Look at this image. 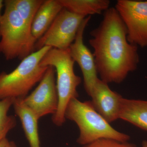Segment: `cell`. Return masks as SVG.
Returning a JSON list of instances; mask_svg holds the SVG:
<instances>
[{
    "label": "cell",
    "instance_id": "5b68a950",
    "mask_svg": "<svg viewBox=\"0 0 147 147\" xmlns=\"http://www.w3.org/2000/svg\"><path fill=\"white\" fill-rule=\"evenodd\" d=\"M52 47L45 46L21 61L14 70L0 73V100L24 99L39 83L48 67L40 65L44 55Z\"/></svg>",
    "mask_w": 147,
    "mask_h": 147
},
{
    "label": "cell",
    "instance_id": "277c9868",
    "mask_svg": "<svg viewBox=\"0 0 147 147\" xmlns=\"http://www.w3.org/2000/svg\"><path fill=\"white\" fill-rule=\"evenodd\" d=\"M4 12L0 20V51L7 60L22 61L35 51L37 40L31 28L23 20L9 0L4 1Z\"/></svg>",
    "mask_w": 147,
    "mask_h": 147
},
{
    "label": "cell",
    "instance_id": "ac0fdd59",
    "mask_svg": "<svg viewBox=\"0 0 147 147\" xmlns=\"http://www.w3.org/2000/svg\"><path fill=\"white\" fill-rule=\"evenodd\" d=\"M8 142V139H7V138L3 139V140L0 142V147H5L6 146Z\"/></svg>",
    "mask_w": 147,
    "mask_h": 147
},
{
    "label": "cell",
    "instance_id": "52a82bcc",
    "mask_svg": "<svg viewBox=\"0 0 147 147\" xmlns=\"http://www.w3.org/2000/svg\"><path fill=\"white\" fill-rule=\"evenodd\" d=\"M115 8L126 27L128 42L147 47V1L118 0Z\"/></svg>",
    "mask_w": 147,
    "mask_h": 147
},
{
    "label": "cell",
    "instance_id": "6da1fadb",
    "mask_svg": "<svg viewBox=\"0 0 147 147\" xmlns=\"http://www.w3.org/2000/svg\"><path fill=\"white\" fill-rule=\"evenodd\" d=\"M90 34V44L101 80L108 84H121L137 69V46L127 40L126 27L115 8L105 11L100 24Z\"/></svg>",
    "mask_w": 147,
    "mask_h": 147
},
{
    "label": "cell",
    "instance_id": "d6986e66",
    "mask_svg": "<svg viewBox=\"0 0 147 147\" xmlns=\"http://www.w3.org/2000/svg\"><path fill=\"white\" fill-rule=\"evenodd\" d=\"M4 6V1L0 0V20L2 16V14H1V9Z\"/></svg>",
    "mask_w": 147,
    "mask_h": 147
},
{
    "label": "cell",
    "instance_id": "9a60e30c",
    "mask_svg": "<svg viewBox=\"0 0 147 147\" xmlns=\"http://www.w3.org/2000/svg\"><path fill=\"white\" fill-rule=\"evenodd\" d=\"M21 18L31 28L33 21L43 0H9Z\"/></svg>",
    "mask_w": 147,
    "mask_h": 147
},
{
    "label": "cell",
    "instance_id": "ba28073f",
    "mask_svg": "<svg viewBox=\"0 0 147 147\" xmlns=\"http://www.w3.org/2000/svg\"><path fill=\"white\" fill-rule=\"evenodd\" d=\"M55 74V68L48 66L36 88L23 99L39 120L48 115H53L57 110L59 98Z\"/></svg>",
    "mask_w": 147,
    "mask_h": 147
},
{
    "label": "cell",
    "instance_id": "3957f363",
    "mask_svg": "<svg viewBox=\"0 0 147 147\" xmlns=\"http://www.w3.org/2000/svg\"><path fill=\"white\" fill-rule=\"evenodd\" d=\"M74 63L69 48L60 50L54 48L47 51L40 63L42 66L53 67L56 71L59 104L57 112L52 116V120L58 127L62 126L65 123V113L69 102L79 97L77 88L82 79L74 72Z\"/></svg>",
    "mask_w": 147,
    "mask_h": 147
},
{
    "label": "cell",
    "instance_id": "7c38bea8",
    "mask_svg": "<svg viewBox=\"0 0 147 147\" xmlns=\"http://www.w3.org/2000/svg\"><path fill=\"white\" fill-rule=\"evenodd\" d=\"M12 106L15 114L21 121L30 147H41L38 129L39 119L24 104L23 99H14Z\"/></svg>",
    "mask_w": 147,
    "mask_h": 147
},
{
    "label": "cell",
    "instance_id": "8fae6325",
    "mask_svg": "<svg viewBox=\"0 0 147 147\" xmlns=\"http://www.w3.org/2000/svg\"><path fill=\"white\" fill-rule=\"evenodd\" d=\"M63 8L59 0H45L38 10L31 26L32 34L36 40L46 32Z\"/></svg>",
    "mask_w": 147,
    "mask_h": 147
},
{
    "label": "cell",
    "instance_id": "30bf717a",
    "mask_svg": "<svg viewBox=\"0 0 147 147\" xmlns=\"http://www.w3.org/2000/svg\"><path fill=\"white\" fill-rule=\"evenodd\" d=\"M90 96L95 110L108 122L111 123L119 119L121 102L123 97L111 90L108 83L99 78Z\"/></svg>",
    "mask_w": 147,
    "mask_h": 147
},
{
    "label": "cell",
    "instance_id": "7402d4cb",
    "mask_svg": "<svg viewBox=\"0 0 147 147\" xmlns=\"http://www.w3.org/2000/svg\"><path fill=\"white\" fill-rule=\"evenodd\" d=\"M0 53H1V51H0Z\"/></svg>",
    "mask_w": 147,
    "mask_h": 147
},
{
    "label": "cell",
    "instance_id": "ffe728a7",
    "mask_svg": "<svg viewBox=\"0 0 147 147\" xmlns=\"http://www.w3.org/2000/svg\"><path fill=\"white\" fill-rule=\"evenodd\" d=\"M5 147H17L15 144L13 142L9 141L6 146Z\"/></svg>",
    "mask_w": 147,
    "mask_h": 147
},
{
    "label": "cell",
    "instance_id": "9c48e42d",
    "mask_svg": "<svg viewBox=\"0 0 147 147\" xmlns=\"http://www.w3.org/2000/svg\"><path fill=\"white\" fill-rule=\"evenodd\" d=\"M91 16L86 17L79 27L75 39L69 48L71 58L81 69L84 89L87 94L91 95L98 79V73L93 54L84 44V34Z\"/></svg>",
    "mask_w": 147,
    "mask_h": 147
},
{
    "label": "cell",
    "instance_id": "4fadbf2b",
    "mask_svg": "<svg viewBox=\"0 0 147 147\" xmlns=\"http://www.w3.org/2000/svg\"><path fill=\"white\" fill-rule=\"evenodd\" d=\"M119 119L147 131V100L123 98Z\"/></svg>",
    "mask_w": 147,
    "mask_h": 147
},
{
    "label": "cell",
    "instance_id": "5bb4252c",
    "mask_svg": "<svg viewBox=\"0 0 147 147\" xmlns=\"http://www.w3.org/2000/svg\"><path fill=\"white\" fill-rule=\"evenodd\" d=\"M63 8L73 13L87 17L100 14L109 8L108 0H59Z\"/></svg>",
    "mask_w": 147,
    "mask_h": 147
},
{
    "label": "cell",
    "instance_id": "44dd1931",
    "mask_svg": "<svg viewBox=\"0 0 147 147\" xmlns=\"http://www.w3.org/2000/svg\"><path fill=\"white\" fill-rule=\"evenodd\" d=\"M142 147H147V140H144L142 143Z\"/></svg>",
    "mask_w": 147,
    "mask_h": 147
},
{
    "label": "cell",
    "instance_id": "8992f818",
    "mask_svg": "<svg viewBox=\"0 0 147 147\" xmlns=\"http://www.w3.org/2000/svg\"><path fill=\"white\" fill-rule=\"evenodd\" d=\"M86 17L63 8L44 35L37 40L35 51L45 46L60 50L68 49Z\"/></svg>",
    "mask_w": 147,
    "mask_h": 147
},
{
    "label": "cell",
    "instance_id": "7a4b0ae2",
    "mask_svg": "<svg viewBox=\"0 0 147 147\" xmlns=\"http://www.w3.org/2000/svg\"><path fill=\"white\" fill-rule=\"evenodd\" d=\"M66 120L74 122L79 130L76 142L82 146L90 144L101 139H115L120 142H128L130 136L118 131L111 126L96 111L91 101H81L73 98L66 109Z\"/></svg>",
    "mask_w": 147,
    "mask_h": 147
},
{
    "label": "cell",
    "instance_id": "e0dca14e",
    "mask_svg": "<svg viewBox=\"0 0 147 147\" xmlns=\"http://www.w3.org/2000/svg\"><path fill=\"white\" fill-rule=\"evenodd\" d=\"M84 147H137L134 144L128 142H123L115 139H98L84 146Z\"/></svg>",
    "mask_w": 147,
    "mask_h": 147
},
{
    "label": "cell",
    "instance_id": "2e32d148",
    "mask_svg": "<svg viewBox=\"0 0 147 147\" xmlns=\"http://www.w3.org/2000/svg\"><path fill=\"white\" fill-rule=\"evenodd\" d=\"M13 100L10 98L0 100V142L6 138L9 132L16 125L15 117L8 114Z\"/></svg>",
    "mask_w": 147,
    "mask_h": 147
}]
</instances>
